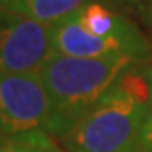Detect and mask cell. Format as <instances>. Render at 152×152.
<instances>
[{"mask_svg": "<svg viewBox=\"0 0 152 152\" xmlns=\"http://www.w3.org/2000/svg\"><path fill=\"white\" fill-rule=\"evenodd\" d=\"M142 151L152 152V90H151V102H149V115H147L145 129L142 135Z\"/></svg>", "mask_w": 152, "mask_h": 152, "instance_id": "obj_8", "label": "cell"}, {"mask_svg": "<svg viewBox=\"0 0 152 152\" xmlns=\"http://www.w3.org/2000/svg\"><path fill=\"white\" fill-rule=\"evenodd\" d=\"M51 54V26L10 12L0 27V73H36Z\"/></svg>", "mask_w": 152, "mask_h": 152, "instance_id": "obj_4", "label": "cell"}, {"mask_svg": "<svg viewBox=\"0 0 152 152\" xmlns=\"http://www.w3.org/2000/svg\"><path fill=\"white\" fill-rule=\"evenodd\" d=\"M152 90L151 68H134L59 139L68 152H140Z\"/></svg>", "mask_w": 152, "mask_h": 152, "instance_id": "obj_1", "label": "cell"}, {"mask_svg": "<svg viewBox=\"0 0 152 152\" xmlns=\"http://www.w3.org/2000/svg\"><path fill=\"white\" fill-rule=\"evenodd\" d=\"M9 14H10V12L5 10V9H4V5H2V2H0V27L5 24V20H7V17H9Z\"/></svg>", "mask_w": 152, "mask_h": 152, "instance_id": "obj_9", "label": "cell"}, {"mask_svg": "<svg viewBox=\"0 0 152 152\" xmlns=\"http://www.w3.org/2000/svg\"><path fill=\"white\" fill-rule=\"evenodd\" d=\"M51 105L36 73H0V135L48 132Z\"/></svg>", "mask_w": 152, "mask_h": 152, "instance_id": "obj_3", "label": "cell"}, {"mask_svg": "<svg viewBox=\"0 0 152 152\" xmlns=\"http://www.w3.org/2000/svg\"><path fill=\"white\" fill-rule=\"evenodd\" d=\"M0 2L5 10L15 15L54 26L98 0H0Z\"/></svg>", "mask_w": 152, "mask_h": 152, "instance_id": "obj_6", "label": "cell"}, {"mask_svg": "<svg viewBox=\"0 0 152 152\" xmlns=\"http://www.w3.org/2000/svg\"><path fill=\"white\" fill-rule=\"evenodd\" d=\"M51 49H53V54L71 56V58L127 56L134 59L129 48L120 41L98 37L95 34L88 32L81 26V22L78 20L76 14L51 26Z\"/></svg>", "mask_w": 152, "mask_h": 152, "instance_id": "obj_5", "label": "cell"}, {"mask_svg": "<svg viewBox=\"0 0 152 152\" xmlns=\"http://www.w3.org/2000/svg\"><path fill=\"white\" fill-rule=\"evenodd\" d=\"M135 64L127 56L71 58L51 54L39 69L51 105L48 134L58 140L63 139Z\"/></svg>", "mask_w": 152, "mask_h": 152, "instance_id": "obj_2", "label": "cell"}, {"mask_svg": "<svg viewBox=\"0 0 152 152\" xmlns=\"http://www.w3.org/2000/svg\"><path fill=\"white\" fill-rule=\"evenodd\" d=\"M140 152H149V151H140Z\"/></svg>", "mask_w": 152, "mask_h": 152, "instance_id": "obj_11", "label": "cell"}, {"mask_svg": "<svg viewBox=\"0 0 152 152\" xmlns=\"http://www.w3.org/2000/svg\"><path fill=\"white\" fill-rule=\"evenodd\" d=\"M132 2H139V4H147V5H152V0H132Z\"/></svg>", "mask_w": 152, "mask_h": 152, "instance_id": "obj_10", "label": "cell"}, {"mask_svg": "<svg viewBox=\"0 0 152 152\" xmlns=\"http://www.w3.org/2000/svg\"><path fill=\"white\" fill-rule=\"evenodd\" d=\"M0 152H68L46 130L0 135Z\"/></svg>", "mask_w": 152, "mask_h": 152, "instance_id": "obj_7", "label": "cell"}]
</instances>
